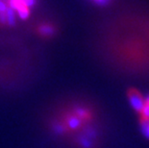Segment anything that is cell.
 <instances>
[{
	"mask_svg": "<svg viewBox=\"0 0 149 148\" xmlns=\"http://www.w3.org/2000/svg\"><path fill=\"white\" fill-rule=\"evenodd\" d=\"M129 101H130V104H131V106L138 112L141 111L144 106V104H145V100L143 99V97L136 90L130 91Z\"/></svg>",
	"mask_w": 149,
	"mask_h": 148,
	"instance_id": "6da1fadb",
	"label": "cell"
},
{
	"mask_svg": "<svg viewBox=\"0 0 149 148\" xmlns=\"http://www.w3.org/2000/svg\"><path fill=\"white\" fill-rule=\"evenodd\" d=\"M6 17H7V22L9 25H14L15 22V10H13L12 8H7V10L5 12Z\"/></svg>",
	"mask_w": 149,
	"mask_h": 148,
	"instance_id": "7a4b0ae2",
	"label": "cell"
},
{
	"mask_svg": "<svg viewBox=\"0 0 149 148\" xmlns=\"http://www.w3.org/2000/svg\"><path fill=\"white\" fill-rule=\"evenodd\" d=\"M68 125L70 129H77L81 125V120L78 116H72L68 118Z\"/></svg>",
	"mask_w": 149,
	"mask_h": 148,
	"instance_id": "3957f363",
	"label": "cell"
},
{
	"mask_svg": "<svg viewBox=\"0 0 149 148\" xmlns=\"http://www.w3.org/2000/svg\"><path fill=\"white\" fill-rule=\"evenodd\" d=\"M40 32L43 36H52L54 34V28L50 25H42L40 27Z\"/></svg>",
	"mask_w": 149,
	"mask_h": 148,
	"instance_id": "277c9868",
	"label": "cell"
},
{
	"mask_svg": "<svg viewBox=\"0 0 149 148\" xmlns=\"http://www.w3.org/2000/svg\"><path fill=\"white\" fill-rule=\"evenodd\" d=\"M17 14H18V17H19L21 19H26V18L29 17L30 15V11L29 9L25 6H22L19 9L17 10Z\"/></svg>",
	"mask_w": 149,
	"mask_h": 148,
	"instance_id": "5b68a950",
	"label": "cell"
},
{
	"mask_svg": "<svg viewBox=\"0 0 149 148\" xmlns=\"http://www.w3.org/2000/svg\"><path fill=\"white\" fill-rule=\"evenodd\" d=\"M141 131L146 138H149V119L142 118L141 120Z\"/></svg>",
	"mask_w": 149,
	"mask_h": 148,
	"instance_id": "8992f818",
	"label": "cell"
},
{
	"mask_svg": "<svg viewBox=\"0 0 149 148\" xmlns=\"http://www.w3.org/2000/svg\"><path fill=\"white\" fill-rule=\"evenodd\" d=\"M22 6H25L27 8H31L36 4V0H17Z\"/></svg>",
	"mask_w": 149,
	"mask_h": 148,
	"instance_id": "52a82bcc",
	"label": "cell"
},
{
	"mask_svg": "<svg viewBox=\"0 0 149 148\" xmlns=\"http://www.w3.org/2000/svg\"><path fill=\"white\" fill-rule=\"evenodd\" d=\"M76 115H77L78 117H86L88 115V112L87 110L82 108V107H77L76 108Z\"/></svg>",
	"mask_w": 149,
	"mask_h": 148,
	"instance_id": "ba28073f",
	"label": "cell"
},
{
	"mask_svg": "<svg viewBox=\"0 0 149 148\" xmlns=\"http://www.w3.org/2000/svg\"><path fill=\"white\" fill-rule=\"evenodd\" d=\"M141 115H142V118H146V119H149V105L148 104L145 103L143 108L141 111Z\"/></svg>",
	"mask_w": 149,
	"mask_h": 148,
	"instance_id": "9c48e42d",
	"label": "cell"
},
{
	"mask_svg": "<svg viewBox=\"0 0 149 148\" xmlns=\"http://www.w3.org/2000/svg\"><path fill=\"white\" fill-rule=\"evenodd\" d=\"M54 131H55L57 134H62L63 132H64V126L61 124H56L54 126Z\"/></svg>",
	"mask_w": 149,
	"mask_h": 148,
	"instance_id": "30bf717a",
	"label": "cell"
},
{
	"mask_svg": "<svg viewBox=\"0 0 149 148\" xmlns=\"http://www.w3.org/2000/svg\"><path fill=\"white\" fill-rule=\"evenodd\" d=\"M7 22V17H6L5 13H0V23L4 24Z\"/></svg>",
	"mask_w": 149,
	"mask_h": 148,
	"instance_id": "8fae6325",
	"label": "cell"
},
{
	"mask_svg": "<svg viewBox=\"0 0 149 148\" xmlns=\"http://www.w3.org/2000/svg\"><path fill=\"white\" fill-rule=\"evenodd\" d=\"M6 10H7V5H6V3L0 0V13H5Z\"/></svg>",
	"mask_w": 149,
	"mask_h": 148,
	"instance_id": "7c38bea8",
	"label": "cell"
},
{
	"mask_svg": "<svg viewBox=\"0 0 149 148\" xmlns=\"http://www.w3.org/2000/svg\"><path fill=\"white\" fill-rule=\"evenodd\" d=\"M145 103L148 104V105H149V95L146 97V98H145Z\"/></svg>",
	"mask_w": 149,
	"mask_h": 148,
	"instance_id": "4fadbf2b",
	"label": "cell"
}]
</instances>
